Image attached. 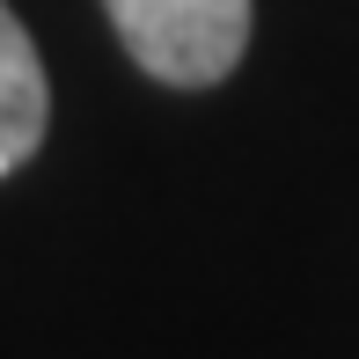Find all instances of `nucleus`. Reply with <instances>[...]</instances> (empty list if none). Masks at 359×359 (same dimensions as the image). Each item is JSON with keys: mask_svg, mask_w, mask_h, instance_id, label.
I'll return each instance as SVG.
<instances>
[{"mask_svg": "<svg viewBox=\"0 0 359 359\" xmlns=\"http://www.w3.org/2000/svg\"><path fill=\"white\" fill-rule=\"evenodd\" d=\"M140 74L169 88H213L250 52V0H103Z\"/></svg>", "mask_w": 359, "mask_h": 359, "instance_id": "1", "label": "nucleus"}, {"mask_svg": "<svg viewBox=\"0 0 359 359\" xmlns=\"http://www.w3.org/2000/svg\"><path fill=\"white\" fill-rule=\"evenodd\" d=\"M52 125V88H44V59L29 44L22 15L0 0V176H15L44 147Z\"/></svg>", "mask_w": 359, "mask_h": 359, "instance_id": "2", "label": "nucleus"}]
</instances>
